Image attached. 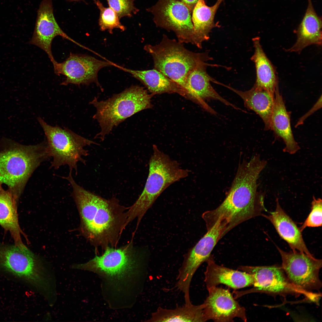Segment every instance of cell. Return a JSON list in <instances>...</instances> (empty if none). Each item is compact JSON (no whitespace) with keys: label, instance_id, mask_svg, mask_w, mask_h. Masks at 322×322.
I'll use <instances>...</instances> for the list:
<instances>
[{"label":"cell","instance_id":"1","mask_svg":"<svg viewBox=\"0 0 322 322\" xmlns=\"http://www.w3.org/2000/svg\"><path fill=\"white\" fill-rule=\"evenodd\" d=\"M71 173L64 178L71 185L84 234L95 247H115L126 226L128 209L115 198L106 199L78 185Z\"/></svg>","mask_w":322,"mask_h":322},{"label":"cell","instance_id":"2","mask_svg":"<svg viewBox=\"0 0 322 322\" xmlns=\"http://www.w3.org/2000/svg\"><path fill=\"white\" fill-rule=\"evenodd\" d=\"M267 165L266 161L254 156L239 165L231 186L225 199L215 209L208 210V217L215 223L226 224L230 230L250 219L267 211L264 204L265 193L258 192L257 181Z\"/></svg>","mask_w":322,"mask_h":322},{"label":"cell","instance_id":"3","mask_svg":"<svg viewBox=\"0 0 322 322\" xmlns=\"http://www.w3.org/2000/svg\"><path fill=\"white\" fill-rule=\"evenodd\" d=\"M49 157L46 141L24 145L3 138L0 140V184L6 185L19 199L32 174Z\"/></svg>","mask_w":322,"mask_h":322},{"label":"cell","instance_id":"4","mask_svg":"<svg viewBox=\"0 0 322 322\" xmlns=\"http://www.w3.org/2000/svg\"><path fill=\"white\" fill-rule=\"evenodd\" d=\"M153 150L144 189L126 212V225L136 218L137 229L145 213L162 193L172 184L187 177L190 172L181 168L177 161L172 160L156 145H153Z\"/></svg>","mask_w":322,"mask_h":322},{"label":"cell","instance_id":"5","mask_svg":"<svg viewBox=\"0 0 322 322\" xmlns=\"http://www.w3.org/2000/svg\"><path fill=\"white\" fill-rule=\"evenodd\" d=\"M144 49L152 56L154 69L179 85L188 95L186 83L187 75L196 67L212 59L208 52H192L185 48L183 43L170 39L165 34L159 43L146 45Z\"/></svg>","mask_w":322,"mask_h":322},{"label":"cell","instance_id":"6","mask_svg":"<svg viewBox=\"0 0 322 322\" xmlns=\"http://www.w3.org/2000/svg\"><path fill=\"white\" fill-rule=\"evenodd\" d=\"M151 97L146 90L138 85L132 86L105 100L99 101L95 97L89 103L96 108L93 118L97 120L101 129L95 138L103 141L114 127L127 118L151 108Z\"/></svg>","mask_w":322,"mask_h":322},{"label":"cell","instance_id":"7","mask_svg":"<svg viewBox=\"0 0 322 322\" xmlns=\"http://www.w3.org/2000/svg\"><path fill=\"white\" fill-rule=\"evenodd\" d=\"M38 120L46 136L47 147L52 159L50 167L57 169L67 165L70 170H74L77 174L78 163L81 162L85 164L83 157L88 155V151L85 147L98 144L65 127L50 125L41 117H38Z\"/></svg>","mask_w":322,"mask_h":322},{"label":"cell","instance_id":"8","mask_svg":"<svg viewBox=\"0 0 322 322\" xmlns=\"http://www.w3.org/2000/svg\"><path fill=\"white\" fill-rule=\"evenodd\" d=\"M0 271L25 281L42 294L52 287L47 270L27 247L22 250L0 242Z\"/></svg>","mask_w":322,"mask_h":322},{"label":"cell","instance_id":"9","mask_svg":"<svg viewBox=\"0 0 322 322\" xmlns=\"http://www.w3.org/2000/svg\"><path fill=\"white\" fill-rule=\"evenodd\" d=\"M282 260L281 267L290 281L299 289L314 293L322 287L319 277L322 260L297 251L287 252L277 246Z\"/></svg>","mask_w":322,"mask_h":322},{"label":"cell","instance_id":"10","mask_svg":"<svg viewBox=\"0 0 322 322\" xmlns=\"http://www.w3.org/2000/svg\"><path fill=\"white\" fill-rule=\"evenodd\" d=\"M148 10L153 15L156 25L175 34L182 43L194 44L192 12L179 0H159Z\"/></svg>","mask_w":322,"mask_h":322},{"label":"cell","instance_id":"11","mask_svg":"<svg viewBox=\"0 0 322 322\" xmlns=\"http://www.w3.org/2000/svg\"><path fill=\"white\" fill-rule=\"evenodd\" d=\"M225 223L217 221L213 227L184 256L179 270L176 287L182 293L189 292L191 280L199 266L207 261L218 241L228 232Z\"/></svg>","mask_w":322,"mask_h":322},{"label":"cell","instance_id":"12","mask_svg":"<svg viewBox=\"0 0 322 322\" xmlns=\"http://www.w3.org/2000/svg\"><path fill=\"white\" fill-rule=\"evenodd\" d=\"M131 242L119 248L108 247L100 256L85 263L74 265V269L102 273L111 278H120L132 270L141 258Z\"/></svg>","mask_w":322,"mask_h":322},{"label":"cell","instance_id":"13","mask_svg":"<svg viewBox=\"0 0 322 322\" xmlns=\"http://www.w3.org/2000/svg\"><path fill=\"white\" fill-rule=\"evenodd\" d=\"M238 269L253 275V287L250 289L234 292V298L250 293L267 292L277 294H302L311 299L312 294L305 292L294 285L289 280L281 267L276 265L250 266H240Z\"/></svg>","mask_w":322,"mask_h":322},{"label":"cell","instance_id":"14","mask_svg":"<svg viewBox=\"0 0 322 322\" xmlns=\"http://www.w3.org/2000/svg\"><path fill=\"white\" fill-rule=\"evenodd\" d=\"M114 65L110 61L100 60L89 55L71 53L64 61L56 62L53 66L55 74L66 77L61 85H88L95 83L101 87L97 78L98 71L104 67Z\"/></svg>","mask_w":322,"mask_h":322},{"label":"cell","instance_id":"15","mask_svg":"<svg viewBox=\"0 0 322 322\" xmlns=\"http://www.w3.org/2000/svg\"><path fill=\"white\" fill-rule=\"evenodd\" d=\"M57 36H60L84 47L69 37L60 28L54 16L51 0H42L38 10L32 37L29 43L44 51L53 65L57 61L52 53L51 44L53 39Z\"/></svg>","mask_w":322,"mask_h":322},{"label":"cell","instance_id":"16","mask_svg":"<svg viewBox=\"0 0 322 322\" xmlns=\"http://www.w3.org/2000/svg\"><path fill=\"white\" fill-rule=\"evenodd\" d=\"M208 295L202 304L206 321L231 322L235 318L247 321L246 310L227 290L214 287L207 288Z\"/></svg>","mask_w":322,"mask_h":322},{"label":"cell","instance_id":"17","mask_svg":"<svg viewBox=\"0 0 322 322\" xmlns=\"http://www.w3.org/2000/svg\"><path fill=\"white\" fill-rule=\"evenodd\" d=\"M208 66L217 65L207 63L196 67L187 75L186 79L187 90L190 99L208 112L213 114H215L216 112L206 103L205 100H217L226 105L241 110L224 99L213 88L210 82H213L215 80L207 73L206 70Z\"/></svg>","mask_w":322,"mask_h":322},{"label":"cell","instance_id":"18","mask_svg":"<svg viewBox=\"0 0 322 322\" xmlns=\"http://www.w3.org/2000/svg\"><path fill=\"white\" fill-rule=\"evenodd\" d=\"M206 262L204 281L207 288L223 284L236 290L253 286L254 284L253 275L219 265L211 255Z\"/></svg>","mask_w":322,"mask_h":322},{"label":"cell","instance_id":"19","mask_svg":"<svg viewBox=\"0 0 322 322\" xmlns=\"http://www.w3.org/2000/svg\"><path fill=\"white\" fill-rule=\"evenodd\" d=\"M276 202L275 210L262 216L272 223L280 236L288 244L292 251L313 256L306 247L299 228L281 207L278 198Z\"/></svg>","mask_w":322,"mask_h":322},{"label":"cell","instance_id":"20","mask_svg":"<svg viewBox=\"0 0 322 322\" xmlns=\"http://www.w3.org/2000/svg\"><path fill=\"white\" fill-rule=\"evenodd\" d=\"M270 129L277 137L281 138L285 144L284 152L293 154L300 149L292 132L289 113L287 111L278 85L275 92L274 104L270 121Z\"/></svg>","mask_w":322,"mask_h":322},{"label":"cell","instance_id":"21","mask_svg":"<svg viewBox=\"0 0 322 322\" xmlns=\"http://www.w3.org/2000/svg\"><path fill=\"white\" fill-rule=\"evenodd\" d=\"M305 14L296 30V41L287 50L300 52L306 47L312 44H322V20L316 13L311 0H308Z\"/></svg>","mask_w":322,"mask_h":322},{"label":"cell","instance_id":"22","mask_svg":"<svg viewBox=\"0 0 322 322\" xmlns=\"http://www.w3.org/2000/svg\"><path fill=\"white\" fill-rule=\"evenodd\" d=\"M18 201L10 190L4 189L0 184V225L10 233L14 245L23 250L27 247L22 240L21 235L24 234L19 223Z\"/></svg>","mask_w":322,"mask_h":322},{"label":"cell","instance_id":"23","mask_svg":"<svg viewBox=\"0 0 322 322\" xmlns=\"http://www.w3.org/2000/svg\"><path fill=\"white\" fill-rule=\"evenodd\" d=\"M233 91L243 99L245 106L252 110L261 117L264 130L270 129V121L274 104V96L269 92L254 85L250 89L242 91L221 84Z\"/></svg>","mask_w":322,"mask_h":322},{"label":"cell","instance_id":"24","mask_svg":"<svg viewBox=\"0 0 322 322\" xmlns=\"http://www.w3.org/2000/svg\"><path fill=\"white\" fill-rule=\"evenodd\" d=\"M115 66L131 74L143 84L152 95L163 93H177L189 98L188 95L184 89L154 69L139 70L131 69L117 65Z\"/></svg>","mask_w":322,"mask_h":322},{"label":"cell","instance_id":"25","mask_svg":"<svg viewBox=\"0 0 322 322\" xmlns=\"http://www.w3.org/2000/svg\"><path fill=\"white\" fill-rule=\"evenodd\" d=\"M221 2L217 1L213 6L206 5L204 0H199L194 7L191 16L194 28V44L201 48L202 43L209 38V33L216 26L214 18Z\"/></svg>","mask_w":322,"mask_h":322},{"label":"cell","instance_id":"26","mask_svg":"<svg viewBox=\"0 0 322 322\" xmlns=\"http://www.w3.org/2000/svg\"><path fill=\"white\" fill-rule=\"evenodd\" d=\"M252 41L254 52L251 59L255 64L256 74L254 85L266 90L274 96L278 85L275 69L262 47L260 38L255 37Z\"/></svg>","mask_w":322,"mask_h":322},{"label":"cell","instance_id":"27","mask_svg":"<svg viewBox=\"0 0 322 322\" xmlns=\"http://www.w3.org/2000/svg\"><path fill=\"white\" fill-rule=\"evenodd\" d=\"M148 322H198L206 321L202 304H191L182 306H177L174 309L160 307L151 314Z\"/></svg>","mask_w":322,"mask_h":322},{"label":"cell","instance_id":"28","mask_svg":"<svg viewBox=\"0 0 322 322\" xmlns=\"http://www.w3.org/2000/svg\"><path fill=\"white\" fill-rule=\"evenodd\" d=\"M95 1L100 10L98 23L101 31L107 30L112 34L114 29H118L123 31L125 30V27L120 22V18L115 11L109 7H104L98 0Z\"/></svg>","mask_w":322,"mask_h":322},{"label":"cell","instance_id":"29","mask_svg":"<svg viewBox=\"0 0 322 322\" xmlns=\"http://www.w3.org/2000/svg\"><path fill=\"white\" fill-rule=\"evenodd\" d=\"M311 211L301 227L302 232L306 227H317L322 225V200L313 196Z\"/></svg>","mask_w":322,"mask_h":322},{"label":"cell","instance_id":"30","mask_svg":"<svg viewBox=\"0 0 322 322\" xmlns=\"http://www.w3.org/2000/svg\"><path fill=\"white\" fill-rule=\"evenodd\" d=\"M109 7L118 15L120 18L131 17L138 12L134 6V0H106Z\"/></svg>","mask_w":322,"mask_h":322},{"label":"cell","instance_id":"31","mask_svg":"<svg viewBox=\"0 0 322 322\" xmlns=\"http://www.w3.org/2000/svg\"><path fill=\"white\" fill-rule=\"evenodd\" d=\"M322 106V96L321 95L313 106V107L305 114L300 117L295 125V127L302 124L305 119L312 114L321 107Z\"/></svg>","mask_w":322,"mask_h":322},{"label":"cell","instance_id":"32","mask_svg":"<svg viewBox=\"0 0 322 322\" xmlns=\"http://www.w3.org/2000/svg\"><path fill=\"white\" fill-rule=\"evenodd\" d=\"M199 0H179L186 5L192 12L193 10Z\"/></svg>","mask_w":322,"mask_h":322},{"label":"cell","instance_id":"33","mask_svg":"<svg viewBox=\"0 0 322 322\" xmlns=\"http://www.w3.org/2000/svg\"><path fill=\"white\" fill-rule=\"evenodd\" d=\"M70 1H78L82 0H67Z\"/></svg>","mask_w":322,"mask_h":322},{"label":"cell","instance_id":"34","mask_svg":"<svg viewBox=\"0 0 322 322\" xmlns=\"http://www.w3.org/2000/svg\"><path fill=\"white\" fill-rule=\"evenodd\" d=\"M223 0H217L218 1H219L221 3L222 2Z\"/></svg>","mask_w":322,"mask_h":322}]
</instances>
